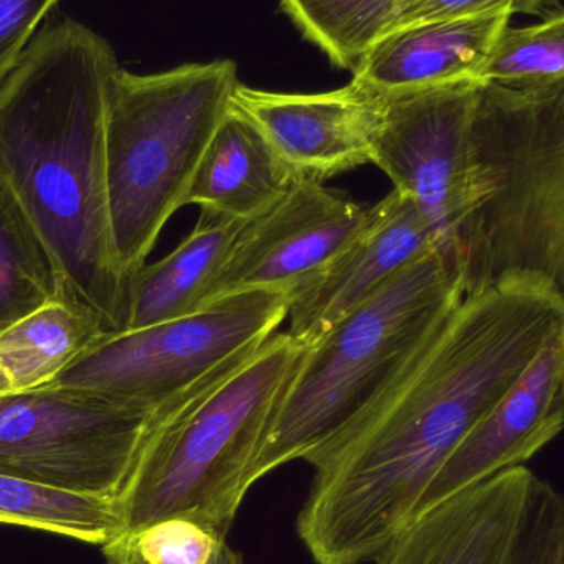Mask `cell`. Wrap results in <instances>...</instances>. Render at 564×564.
Returning a JSON list of instances; mask_svg holds the SVG:
<instances>
[{
  "instance_id": "obj_1",
  "label": "cell",
  "mask_w": 564,
  "mask_h": 564,
  "mask_svg": "<svg viewBox=\"0 0 564 564\" xmlns=\"http://www.w3.org/2000/svg\"><path fill=\"white\" fill-rule=\"evenodd\" d=\"M563 327L564 299L539 278L464 294L393 383L305 457L314 479L297 535L315 564H373L451 454Z\"/></svg>"
},
{
  "instance_id": "obj_2",
  "label": "cell",
  "mask_w": 564,
  "mask_h": 564,
  "mask_svg": "<svg viewBox=\"0 0 564 564\" xmlns=\"http://www.w3.org/2000/svg\"><path fill=\"white\" fill-rule=\"evenodd\" d=\"M119 63L108 40L65 17L43 26L0 82V175L45 241L59 299L128 328L131 280L112 245L106 96Z\"/></svg>"
},
{
  "instance_id": "obj_3",
  "label": "cell",
  "mask_w": 564,
  "mask_h": 564,
  "mask_svg": "<svg viewBox=\"0 0 564 564\" xmlns=\"http://www.w3.org/2000/svg\"><path fill=\"white\" fill-rule=\"evenodd\" d=\"M307 345L273 334L155 411L118 506L122 530L185 519L227 542ZM116 539V540H118Z\"/></svg>"
},
{
  "instance_id": "obj_4",
  "label": "cell",
  "mask_w": 564,
  "mask_h": 564,
  "mask_svg": "<svg viewBox=\"0 0 564 564\" xmlns=\"http://www.w3.org/2000/svg\"><path fill=\"white\" fill-rule=\"evenodd\" d=\"M437 248L335 322L305 351L250 473L251 487L304 460L367 410L464 297Z\"/></svg>"
},
{
  "instance_id": "obj_5",
  "label": "cell",
  "mask_w": 564,
  "mask_h": 564,
  "mask_svg": "<svg viewBox=\"0 0 564 564\" xmlns=\"http://www.w3.org/2000/svg\"><path fill=\"white\" fill-rule=\"evenodd\" d=\"M473 154L480 198L464 291L532 276L564 299V78L527 89L482 83Z\"/></svg>"
},
{
  "instance_id": "obj_6",
  "label": "cell",
  "mask_w": 564,
  "mask_h": 564,
  "mask_svg": "<svg viewBox=\"0 0 564 564\" xmlns=\"http://www.w3.org/2000/svg\"><path fill=\"white\" fill-rule=\"evenodd\" d=\"M238 83L234 59L151 75L118 68L112 75L106 96V178L116 260L129 280L184 207Z\"/></svg>"
},
{
  "instance_id": "obj_7",
  "label": "cell",
  "mask_w": 564,
  "mask_h": 564,
  "mask_svg": "<svg viewBox=\"0 0 564 564\" xmlns=\"http://www.w3.org/2000/svg\"><path fill=\"white\" fill-rule=\"evenodd\" d=\"M289 307V292L257 289L217 299L184 317L106 334L50 387L159 411L268 340Z\"/></svg>"
},
{
  "instance_id": "obj_8",
  "label": "cell",
  "mask_w": 564,
  "mask_h": 564,
  "mask_svg": "<svg viewBox=\"0 0 564 564\" xmlns=\"http://www.w3.org/2000/svg\"><path fill=\"white\" fill-rule=\"evenodd\" d=\"M479 79L381 95L380 126L371 164L413 198L436 238L437 250L464 274L479 184L473 154V122ZM464 281V280H463Z\"/></svg>"
},
{
  "instance_id": "obj_9",
  "label": "cell",
  "mask_w": 564,
  "mask_h": 564,
  "mask_svg": "<svg viewBox=\"0 0 564 564\" xmlns=\"http://www.w3.org/2000/svg\"><path fill=\"white\" fill-rule=\"evenodd\" d=\"M154 413L73 388L6 394L0 397V473L118 499Z\"/></svg>"
},
{
  "instance_id": "obj_10",
  "label": "cell",
  "mask_w": 564,
  "mask_h": 564,
  "mask_svg": "<svg viewBox=\"0 0 564 564\" xmlns=\"http://www.w3.org/2000/svg\"><path fill=\"white\" fill-rule=\"evenodd\" d=\"M365 217L367 208L318 182H295L270 210L245 224L208 304L257 289L292 294L351 240Z\"/></svg>"
},
{
  "instance_id": "obj_11",
  "label": "cell",
  "mask_w": 564,
  "mask_h": 564,
  "mask_svg": "<svg viewBox=\"0 0 564 564\" xmlns=\"http://www.w3.org/2000/svg\"><path fill=\"white\" fill-rule=\"evenodd\" d=\"M381 106V95L354 82L308 95L238 83L231 96V109L263 132L295 177L318 184L371 164Z\"/></svg>"
},
{
  "instance_id": "obj_12",
  "label": "cell",
  "mask_w": 564,
  "mask_h": 564,
  "mask_svg": "<svg viewBox=\"0 0 564 564\" xmlns=\"http://www.w3.org/2000/svg\"><path fill=\"white\" fill-rule=\"evenodd\" d=\"M437 248L413 198L393 191L367 208L351 240L291 294L288 334L311 347L335 322Z\"/></svg>"
},
{
  "instance_id": "obj_13",
  "label": "cell",
  "mask_w": 564,
  "mask_h": 564,
  "mask_svg": "<svg viewBox=\"0 0 564 564\" xmlns=\"http://www.w3.org/2000/svg\"><path fill=\"white\" fill-rule=\"evenodd\" d=\"M563 427L564 327L451 454L414 517L503 470L523 466Z\"/></svg>"
},
{
  "instance_id": "obj_14",
  "label": "cell",
  "mask_w": 564,
  "mask_h": 564,
  "mask_svg": "<svg viewBox=\"0 0 564 564\" xmlns=\"http://www.w3.org/2000/svg\"><path fill=\"white\" fill-rule=\"evenodd\" d=\"M516 15L510 7L401 26L365 56L351 82L377 95L420 91L479 79L503 30Z\"/></svg>"
},
{
  "instance_id": "obj_15",
  "label": "cell",
  "mask_w": 564,
  "mask_h": 564,
  "mask_svg": "<svg viewBox=\"0 0 564 564\" xmlns=\"http://www.w3.org/2000/svg\"><path fill=\"white\" fill-rule=\"evenodd\" d=\"M297 181L263 132L230 106L188 185L184 207L250 221L270 210Z\"/></svg>"
},
{
  "instance_id": "obj_16",
  "label": "cell",
  "mask_w": 564,
  "mask_h": 564,
  "mask_svg": "<svg viewBox=\"0 0 564 564\" xmlns=\"http://www.w3.org/2000/svg\"><path fill=\"white\" fill-rule=\"evenodd\" d=\"M245 224L202 214L197 227L177 250L151 267L144 264L131 278L126 330L184 317L205 307Z\"/></svg>"
},
{
  "instance_id": "obj_17",
  "label": "cell",
  "mask_w": 564,
  "mask_h": 564,
  "mask_svg": "<svg viewBox=\"0 0 564 564\" xmlns=\"http://www.w3.org/2000/svg\"><path fill=\"white\" fill-rule=\"evenodd\" d=\"M85 308L53 299L0 332V397L50 387L99 337Z\"/></svg>"
},
{
  "instance_id": "obj_18",
  "label": "cell",
  "mask_w": 564,
  "mask_h": 564,
  "mask_svg": "<svg viewBox=\"0 0 564 564\" xmlns=\"http://www.w3.org/2000/svg\"><path fill=\"white\" fill-rule=\"evenodd\" d=\"M0 523L105 546L121 535L118 499L55 489L0 473Z\"/></svg>"
},
{
  "instance_id": "obj_19",
  "label": "cell",
  "mask_w": 564,
  "mask_h": 564,
  "mask_svg": "<svg viewBox=\"0 0 564 564\" xmlns=\"http://www.w3.org/2000/svg\"><path fill=\"white\" fill-rule=\"evenodd\" d=\"M59 291L45 241L0 175V332L59 299Z\"/></svg>"
},
{
  "instance_id": "obj_20",
  "label": "cell",
  "mask_w": 564,
  "mask_h": 564,
  "mask_svg": "<svg viewBox=\"0 0 564 564\" xmlns=\"http://www.w3.org/2000/svg\"><path fill=\"white\" fill-rule=\"evenodd\" d=\"M401 0H281L282 10L338 68L355 69L393 30Z\"/></svg>"
},
{
  "instance_id": "obj_21",
  "label": "cell",
  "mask_w": 564,
  "mask_h": 564,
  "mask_svg": "<svg viewBox=\"0 0 564 564\" xmlns=\"http://www.w3.org/2000/svg\"><path fill=\"white\" fill-rule=\"evenodd\" d=\"M564 78V10L539 23L507 26L480 72V82L527 89Z\"/></svg>"
},
{
  "instance_id": "obj_22",
  "label": "cell",
  "mask_w": 564,
  "mask_h": 564,
  "mask_svg": "<svg viewBox=\"0 0 564 564\" xmlns=\"http://www.w3.org/2000/svg\"><path fill=\"white\" fill-rule=\"evenodd\" d=\"M224 540L185 519H167L102 546L109 564H210Z\"/></svg>"
},
{
  "instance_id": "obj_23",
  "label": "cell",
  "mask_w": 564,
  "mask_h": 564,
  "mask_svg": "<svg viewBox=\"0 0 564 564\" xmlns=\"http://www.w3.org/2000/svg\"><path fill=\"white\" fill-rule=\"evenodd\" d=\"M502 7H510L513 13L545 17L560 10V2L558 0H401L393 30L416 25V23L477 15V13L490 12Z\"/></svg>"
},
{
  "instance_id": "obj_24",
  "label": "cell",
  "mask_w": 564,
  "mask_h": 564,
  "mask_svg": "<svg viewBox=\"0 0 564 564\" xmlns=\"http://www.w3.org/2000/svg\"><path fill=\"white\" fill-rule=\"evenodd\" d=\"M58 0H0V82L32 42L36 26Z\"/></svg>"
},
{
  "instance_id": "obj_25",
  "label": "cell",
  "mask_w": 564,
  "mask_h": 564,
  "mask_svg": "<svg viewBox=\"0 0 564 564\" xmlns=\"http://www.w3.org/2000/svg\"><path fill=\"white\" fill-rule=\"evenodd\" d=\"M553 564H564V496H560L558 512H556L555 552Z\"/></svg>"
},
{
  "instance_id": "obj_26",
  "label": "cell",
  "mask_w": 564,
  "mask_h": 564,
  "mask_svg": "<svg viewBox=\"0 0 564 564\" xmlns=\"http://www.w3.org/2000/svg\"><path fill=\"white\" fill-rule=\"evenodd\" d=\"M210 564H243V560H241L240 553L235 552L230 543L227 542L221 545L220 552L212 560Z\"/></svg>"
}]
</instances>
